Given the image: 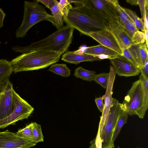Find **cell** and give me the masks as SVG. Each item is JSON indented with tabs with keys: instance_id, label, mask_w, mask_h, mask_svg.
<instances>
[{
	"instance_id": "cell-5",
	"label": "cell",
	"mask_w": 148,
	"mask_h": 148,
	"mask_svg": "<svg viewBox=\"0 0 148 148\" xmlns=\"http://www.w3.org/2000/svg\"><path fill=\"white\" fill-rule=\"evenodd\" d=\"M125 110L122 103L112 98L108 114L100 132L102 148H114V142L112 140L114 131L119 118Z\"/></svg>"
},
{
	"instance_id": "cell-2",
	"label": "cell",
	"mask_w": 148,
	"mask_h": 148,
	"mask_svg": "<svg viewBox=\"0 0 148 148\" xmlns=\"http://www.w3.org/2000/svg\"><path fill=\"white\" fill-rule=\"evenodd\" d=\"M74 29L67 25L64 26L45 38L32 42L25 47H12L14 51L24 53L32 51L50 50L59 51L62 54L68 51L72 42Z\"/></svg>"
},
{
	"instance_id": "cell-28",
	"label": "cell",
	"mask_w": 148,
	"mask_h": 148,
	"mask_svg": "<svg viewBox=\"0 0 148 148\" xmlns=\"http://www.w3.org/2000/svg\"><path fill=\"white\" fill-rule=\"evenodd\" d=\"M109 77V73H103L95 74L93 80L100 84L102 87L107 88Z\"/></svg>"
},
{
	"instance_id": "cell-32",
	"label": "cell",
	"mask_w": 148,
	"mask_h": 148,
	"mask_svg": "<svg viewBox=\"0 0 148 148\" xmlns=\"http://www.w3.org/2000/svg\"><path fill=\"white\" fill-rule=\"evenodd\" d=\"M141 14V19L144 23L146 16V12L148 11V0H138Z\"/></svg>"
},
{
	"instance_id": "cell-27",
	"label": "cell",
	"mask_w": 148,
	"mask_h": 148,
	"mask_svg": "<svg viewBox=\"0 0 148 148\" xmlns=\"http://www.w3.org/2000/svg\"><path fill=\"white\" fill-rule=\"evenodd\" d=\"M32 126V123H31L24 128L19 130L16 134L21 137L33 140Z\"/></svg>"
},
{
	"instance_id": "cell-16",
	"label": "cell",
	"mask_w": 148,
	"mask_h": 148,
	"mask_svg": "<svg viewBox=\"0 0 148 148\" xmlns=\"http://www.w3.org/2000/svg\"><path fill=\"white\" fill-rule=\"evenodd\" d=\"M147 49L145 43L134 44L127 48L139 66L140 70L143 67L148 58Z\"/></svg>"
},
{
	"instance_id": "cell-31",
	"label": "cell",
	"mask_w": 148,
	"mask_h": 148,
	"mask_svg": "<svg viewBox=\"0 0 148 148\" xmlns=\"http://www.w3.org/2000/svg\"><path fill=\"white\" fill-rule=\"evenodd\" d=\"M132 42L134 44H139L145 43V32L137 30L133 36L132 38Z\"/></svg>"
},
{
	"instance_id": "cell-12",
	"label": "cell",
	"mask_w": 148,
	"mask_h": 148,
	"mask_svg": "<svg viewBox=\"0 0 148 148\" xmlns=\"http://www.w3.org/2000/svg\"><path fill=\"white\" fill-rule=\"evenodd\" d=\"M109 77L106 93L102 97L104 100V107L99 125L100 132L101 130L106 119L108 114L112 101L113 86L116 74L113 67L110 66L109 71Z\"/></svg>"
},
{
	"instance_id": "cell-10",
	"label": "cell",
	"mask_w": 148,
	"mask_h": 148,
	"mask_svg": "<svg viewBox=\"0 0 148 148\" xmlns=\"http://www.w3.org/2000/svg\"><path fill=\"white\" fill-rule=\"evenodd\" d=\"M110 60L114 72L119 76H136L140 73L139 69L123 56H118Z\"/></svg>"
},
{
	"instance_id": "cell-3",
	"label": "cell",
	"mask_w": 148,
	"mask_h": 148,
	"mask_svg": "<svg viewBox=\"0 0 148 148\" xmlns=\"http://www.w3.org/2000/svg\"><path fill=\"white\" fill-rule=\"evenodd\" d=\"M62 53L41 50L23 53L10 61L14 73L44 69L58 62Z\"/></svg>"
},
{
	"instance_id": "cell-24",
	"label": "cell",
	"mask_w": 148,
	"mask_h": 148,
	"mask_svg": "<svg viewBox=\"0 0 148 148\" xmlns=\"http://www.w3.org/2000/svg\"><path fill=\"white\" fill-rule=\"evenodd\" d=\"M128 115L126 111L125 110L119 118L116 125L112 136V140L114 142L117 137L122 127L127 123Z\"/></svg>"
},
{
	"instance_id": "cell-11",
	"label": "cell",
	"mask_w": 148,
	"mask_h": 148,
	"mask_svg": "<svg viewBox=\"0 0 148 148\" xmlns=\"http://www.w3.org/2000/svg\"><path fill=\"white\" fill-rule=\"evenodd\" d=\"M97 41L101 45L111 49L122 56L121 49L112 32L109 29L92 33L88 35Z\"/></svg>"
},
{
	"instance_id": "cell-38",
	"label": "cell",
	"mask_w": 148,
	"mask_h": 148,
	"mask_svg": "<svg viewBox=\"0 0 148 148\" xmlns=\"http://www.w3.org/2000/svg\"><path fill=\"white\" fill-rule=\"evenodd\" d=\"M148 11L146 12V16L144 21V25L145 31L148 30Z\"/></svg>"
},
{
	"instance_id": "cell-30",
	"label": "cell",
	"mask_w": 148,
	"mask_h": 148,
	"mask_svg": "<svg viewBox=\"0 0 148 148\" xmlns=\"http://www.w3.org/2000/svg\"><path fill=\"white\" fill-rule=\"evenodd\" d=\"M59 2V7L63 14V18H66L73 6L67 0H61Z\"/></svg>"
},
{
	"instance_id": "cell-13",
	"label": "cell",
	"mask_w": 148,
	"mask_h": 148,
	"mask_svg": "<svg viewBox=\"0 0 148 148\" xmlns=\"http://www.w3.org/2000/svg\"><path fill=\"white\" fill-rule=\"evenodd\" d=\"M93 7L108 18L109 20L119 22V16L114 5L108 0H89Z\"/></svg>"
},
{
	"instance_id": "cell-39",
	"label": "cell",
	"mask_w": 148,
	"mask_h": 148,
	"mask_svg": "<svg viewBox=\"0 0 148 148\" xmlns=\"http://www.w3.org/2000/svg\"><path fill=\"white\" fill-rule=\"evenodd\" d=\"M127 2L129 3L132 5H138V0H126Z\"/></svg>"
},
{
	"instance_id": "cell-14",
	"label": "cell",
	"mask_w": 148,
	"mask_h": 148,
	"mask_svg": "<svg viewBox=\"0 0 148 148\" xmlns=\"http://www.w3.org/2000/svg\"><path fill=\"white\" fill-rule=\"evenodd\" d=\"M83 53L97 56L101 60L110 59L119 55L113 50L101 45L84 48Z\"/></svg>"
},
{
	"instance_id": "cell-40",
	"label": "cell",
	"mask_w": 148,
	"mask_h": 148,
	"mask_svg": "<svg viewBox=\"0 0 148 148\" xmlns=\"http://www.w3.org/2000/svg\"><path fill=\"white\" fill-rule=\"evenodd\" d=\"M145 44L148 48V30L146 31L145 32Z\"/></svg>"
},
{
	"instance_id": "cell-33",
	"label": "cell",
	"mask_w": 148,
	"mask_h": 148,
	"mask_svg": "<svg viewBox=\"0 0 148 148\" xmlns=\"http://www.w3.org/2000/svg\"><path fill=\"white\" fill-rule=\"evenodd\" d=\"M89 148H102V141L101 139L100 129H98L95 138L90 143Z\"/></svg>"
},
{
	"instance_id": "cell-37",
	"label": "cell",
	"mask_w": 148,
	"mask_h": 148,
	"mask_svg": "<svg viewBox=\"0 0 148 148\" xmlns=\"http://www.w3.org/2000/svg\"><path fill=\"white\" fill-rule=\"evenodd\" d=\"M5 16V13L0 8V29L3 26V22Z\"/></svg>"
},
{
	"instance_id": "cell-20",
	"label": "cell",
	"mask_w": 148,
	"mask_h": 148,
	"mask_svg": "<svg viewBox=\"0 0 148 148\" xmlns=\"http://www.w3.org/2000/svg\"><path fill=\"white\" fill-rule=\"evenodd\" d=\"M142 87L143 95V112L145 115L148 107V79L144 77L142 75L139 76Z\"/></svg>"
},
{
	"instance_id": "cell-26",
	"label": "cell",
	"mask_w": 148,
	"mask_h": 148,
	"mask_svg": "<svg viewBox=\"0 0 148 148\" xmlns=\"http://www.w3.org/2000/svg\"><path fill=\"white\" fill-rule=\"evenodd\" d=\"M32 130L33 140L36 143L44 141V137L42 134L40 125L36 122H32Z\"/></svg>"
},
{
	"instance_id": "cell-9",
	"label": "cell",
	"mask_w": 148,
	"mask_h": 148,
	"mask_svg": "<svg viewBox=\"0 0 148 148\" xmlns=\"http://www.w3.org/2000/svg\"><path fill=\"white\" fill-rule=\"evenodd\" d=\"M33 140L17 136L8 131L0 132V148H29L36 145Z\"/></svg>"
},
{
	"instance_id": "cell-1",
	"label": "cell",
	"mask_w": 148,
	"mask_h": 148,
	"mask_svg": "<svg viewBox=\"0 0 148 148\" xmlns=\"http://www.w3.org/2000/svg\"><path fill=\"white\" fill-rule=\"evenodd\" d=\"M74 6L66 18H63L66 25L88 36L91 33L109 29L108 17L91 5L89 0H69Z\"/></svg>"
},
{
	"instance_id": "cell-34",
	"label": "cell",
	"mask_w": 148,
	"mask_h": 148,
	"mask_svg": "<svg viewBox=\"0 0 148 148\" xmlns=\"http://www.w3.org/2000/svg\"><path fill=\"white\" fill-rule=\"evenodd\" d=\"M140 73L144 77L148 79V58L143 67L140 69Z\"/></svg>"
},
{
	"instance_id": "cell-35",
	"label": "cell",
	"mask_w": 148,
	"mask_h": 148,
	"mask_svg": "<svg viewBox=\"0 0 148 148\" xmlns=\"http://www.w3.org/2000/svg\"><path fill=\"white\" fill-rule=\"evenodd\" d=\"M38 2H40L45 5L47 7L50 9L54 4L55 0H37Z\"/></svg>"
},
{
	"instance_id": "cell-6",
	"label": "cell",
	"mask_w": 148,
	"mask_h": 148,
	"mask_svg": "<svg viewBox=\"0 0 148 148\" xmlns=\"http://www.w3.org/2000/svg\"><path fill=\"white\" fill-rule=\"evenodd\" d=\"M143 103L142 85L138 79L132 83L122 104L128 115H136L143 119L145 115L143 112Z\"/></svg>"
},
{
	"instance_id": "cell-4",
	"label": "cell",
	"mask_w": 148,
	"mask_h": 148,
	"mask_svg": "<svg viewBox=\"0 0 148 148\" xmlns=\"http://www.w3.org/2000/svg\"><path fill=\"white\" fill-rule=\"evenodd\" d=\"M39 3L37 0L32 2L24 1L23 19L21 25L16 31V38L25 37L31 27L42 21H49L55 26L53 16L48 13L44 7Z\"/></svg>"
},
{
	"instance_id": "cell-8",
	"label": "cell",
	"mask_w": 148,
	"mask_h": 148,
	"mask_svg": "<svg viewBox=\"0 0 148 148\" xmlns=\"http://www.w3.org/2000/svg\"><path fill=\"white\" fill-rule=\"evenodd\" d=\"M0 121L10 116L13 110L12 83L9 79L0 86Z\"/></svg>"
},
{
	"instance_id": "cell-29",
	"label": "cell",
	"mask_w": 148,
	"mask_h": 148,
	"mask_svg": "<svg viewBox=\"0 0 148 148\" xmlns=\"http://www.w3.org/2000/svg\"><path fill=\"white\" fill-rule=\"evenodd\" d=\"M121 25L125 31L131 38L135 33L138 30L134 24L129 21L125 22Z\"/></svg>"
},
{
	"instance_id": "cell-21",
	"label": "cell",
	"mask_w": 148,
	"mask_h": 148,
	"mask_svg": "<svg viewBox=\"0 0 148 148\" xmlns=\"http://www.w3.org/2000/svg\"><path fill=\"white\" fill-rule=\"evenodd\" d=\"M95 73V71L87 70L80 66L75 69L73 75L77 78L91 82L93 80Z\"/></svg>"
},
{
	"instance_id": "cell-41",
	"label": "cell",
	"mask_w": 148,
	"mask_h": 148,
	"mask_svg": "<svg viewBox=\"0 0 148 148\" xmlns=\"http://www.w3.org/2000/svg\"><path fill=\"white\" fill-rule=\"evenodd\" d=\"M140 148V147H137V148Z\"/></svg>"
},
{
	"instance_id": "cell-22",
	"label": "cell",
	"mask_w": 148,
	"mask_h": 148,
	"mask_svg": "<svg viewBox=\"0 0 148 148\" xmlns=\"http://www.w3.org/2000/svg\"><path fill=\"white\" fill-rule=\"evenodd\" d=\"M49 71L62 77H67L71 74V70L64 64H52Z\"/></svg>"
},
{
	"instance_id": "cell-7",
	"label": "cell",
	"mask_w": 148,
	"mask_h": 148,
	"mask_svg": "<svg viewBox=\"0 0 148 148\" xmlns=\"http://www.w3.org/2000/svg\"><path fill=\"white\" fill-rule=\"evenodd\" d=\"M14 109L11 114L0 121V128L14 124L18 121L27 119L34 110V108L22 98L14 90L13 91Z\"/></svg>"
},
{
	"instance_id": "cell-15",
	"label": "cell",
	"mask_w": 148,
	"mask_h": 148,
	"mask_svg": "<svg viewBox=\"0 0 148 148\" xmlns=\"http://www.w3.org/2000/svg\"><path fill=\"white\" fill-rule=\"evenodd\" d=\"M61 60L66 62L76 65L84 61L101 60L97 56L84 53H79L76 51H67L62 55Z\"/></svg>"
},
{
	"instance_id": "cell-42",
	"label": "cell",
	"mask_w": 148,
	"mask_h": 148,
	"mask_svg": "<svg viewBox=\"0 0 148 148\" xmlns=\"http://www.w3.org/2000/svg\"><path fill=\"white\" fill-rule=\"evenodd\" d=\"M1 42L0 41V43H1Z\"/></svg>"
},
{
	"instance_id": "cell-18",
	"label": "cell",
	"mask_w": 148,
	"mask_h": 148,
	"mask_svg": "<svg viewBox=\"0 0 148 148\" xmlns=\"http://www.w3.org/2000/svg\"><path fill=\"white\" fill-rule=\"evenodd\" d=\"M13 72L10 62L6 59H0V86L9 79Z\"/></svg>"
},
{
	"instance_id": "cell-19",
	"label": "cell",
	"mask_w": 148,
	"mask_h": 148,
	"mask_svg": "<svg viewBox=\"0 0 148 148\" xmlns=\"http://www.w3.org/2000/svg\"><path fill=\"white\" fill-rule=\"evenodd\" d=\"M59 2L55 0V2L50 9L55 22V26L58 29L62 27L63 25V13L59 7Z\"/></svg>"
},
{
	"instance_id": "cell-36",
	"label": "cell",
	"mask_w": 148,
	"mask_h": 148,
	"mask_svg": "<svg viewBox=\"0 0 148 148\" xmlns=\"http://www.w3.org/2000/svg\"><path fill=\"white\" fill-rule=\"evenodd\" d=\"M95 101L98 109L102 113L104 109V104L102 97L96 98Z\"/></svg>"
},
{
	"instance_id": "cell-23",
	"label": "cell",
	"mask_w": 148,
	"mask_h": 148,
	"mask_svg": "<svg viewBox=\"0 0 148 148\" xmlns=\"http://www.w3.org/2000/svg\"><path fill=\"white\" fill-rule=\"evenodd\" d=\"M108 0L114 6L118 13L119 18V23L121 25H122L127 21H129L134 23L132 21L124 10V8L119 5L118 0Z\"/></svg>"
},
{
	"instance_id": "cell-25",
	"label": "cell",
	"mask_w": 148,
	"mask_h": 148,
	"mask_svg": "<svg viewBox=\"0 0 148 148\" xmlns=\"http://www.w3.org/2000/svg\"><path fill=\"white\" fill-rule=\"evenodd\" d=\"M124 9L133 21L138 30H140L141 31L145 32L144 23L141 19L137 15L135 12L128 9L124 8Z\"/></svg>"
},
{
	"instance_id": "cell-17",
	"label": "cell",
	"mask_w": 148,
	"mask_h": 148,
	"mask_svg": "<svg viewBox=\"0 0 148 148\" xmlns=\"http://www.w3.org/2000/svg\"><path fill=\"white\" fill-rule=\"evenodd\" d=\"M109 27L110 29L120 38L127 48L133 45L131 38L125 31L119 22L109 20Z\"/></svg>"
}]
</instances>
